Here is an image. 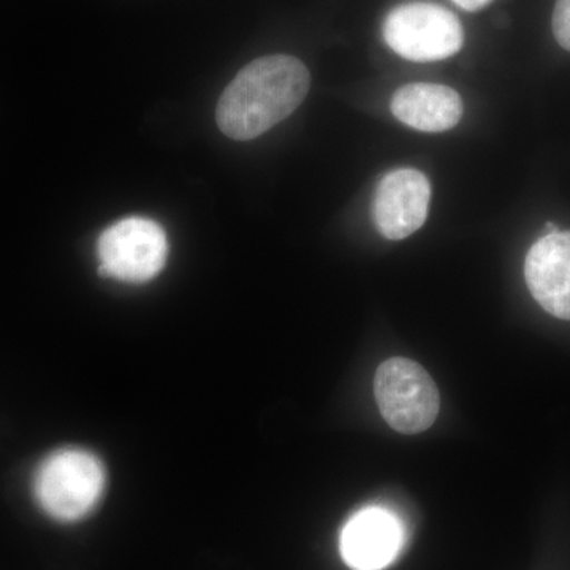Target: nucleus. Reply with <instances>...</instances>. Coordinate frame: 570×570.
I'll return each instance as SVG.
<instances>
[{
	"mask_svg": "<svg viewBox=\"0 0 570 570\" xmlns=\"http://www.w3.org/2000/svg\"><path fill=\"white\" fill-rule=\"evenodd\" d=\"M431 186L422 171L400 168L379 183L374 197V220L387 239L400 242L425 224Z\"/></svg>",
	"mask_w": 570,
	"mask_h": 570,
	"instance_id": "nucleus-6",
	"label": "nucleus"
},
{
	"mask_svg": "<svg viewBox=\"0 0 570 570\" xmlns=\"http://www.w3.org/2000/svg\"><path fill=\"white\" fill-rule=\"evenodd\" d=\"M97 257L100 275L127 284L148 283L167 264V235L148 217H126L105 228L97 242Z\"/></svg>",
	"mask_w": 570,
	"mask_h": 570,
	"instance_id": "nucleus-5",
	"label": "nucleus"
},
{
	"mask_svg": "<svg viewBox=\"0 0 570 570\" xmlns=\"http://www.w3.org/2000/svg\"><path fill=\"white\" fill-rule=\"evenodd\" d=\"M557 232H560V228H558L557 225L553 223L546 224V235H553L557 234Z\"/></svg>",
	"mask_w": 570,
	"mask_h": 570,
	"instance_id": "nucleus-12",
	"label": "nucleus"
},
{
	"mask_svg": "<svg viewBox=\"0 0 570 570\" xmlns=\"http://www.w3.org/2000/svg\"><path fill=\"white\" fill-rule=\"evenodd\" d=\"M390 48L414 62H436L463 47V26L456 14L430 2H407L387 14L382 28Z\"/></svg>",
	"mask_w": 570,
	"mask_h": 570,
	"instance_id": "nucleus-4",
	"label": "nucleus"
},
{
	"mask_svg": "<svg viewBox=\"0 0 570 570\" xmlns=\"http://www.w3.org/2000/svg\"><path fill=\"white\" fill-rule=\"evenodd\" d=\"M309 85V70L294 56L255 59L220 96L217 126L232 140H254L288 118L305 100Z\"/></svg>",
	"mask_w": 570,
	"mask_h": 570,
	"instance_id": "nucleus-1",
	"label": "nucleus"
},
{
	"mask_svg": "<svg viewBox=\"0 0 570 570\" xmlns=\"http://www.w3.org/2000/svg\"><path fill=\"white\" fill-rule=\"evenodd\" d=\"M524 279L547 313L570 321V230L542 236L531 246Z\"/></svg>",
	"mask_w": 570,
	"mask_h": 570,
	"instance_id": "nucleus-8",
	"label": "nucleus"
},
{
	"mask_svg": "<svg viewBox=\"0 0 570 570\" xmlns=\"http://www.w3.org/2000/svg\"><path fill=\"white\" fill-rule=\"evenodd\" d=\"M453 2H455L460 9L466 11H478L483 9V7L489 6V3L493 2V0H453Z\"/></svg>",
	"mask_w": 570,
	"mask_h": 570,
	"instance_id": "nucleus-11",
	"label": "nucleus"
},
{
	"mask_svg": "<svg viewBox=\"0 0 570 570\" xmlns=\"http://www.w3.org/2000/svg\"><path fill=\"white\" fill-rule=\"evenodd\" d=\"M554 39L570 51V0H557L553 11Z\"/></svg>",
	"mask_w": 570,
	"mask_h": 570,
	"instance_id": "nucleus-10",
	"label": "nucleus"
},
{
	"mask_svg": "<svg viewBox=\"0 0 570 570\" xmlns=\"http://www.w3.org/2000/svg\"><path fill=\"white\" fill-rule=\"evenodd\" d=\"M374 395L379 411L393 430L419 434L436 422L441 396L425 367L414 360L393 356L377 367Z\"/></svg>",
	"mask_w": 570,
	"mask_h": 570,
	"instance_id": "nucleus-3",
	"label": "nucleus"
},
{
	"mask_svg": "<svg viewBox=\"0 0 570 570\" xmlns=\"http://www.w3.org/2000/svg\"><path fill=\"white\" fill-rule=\"evenodd\" d=\"M107 471L92 452L55 450L36 469L32 489L37 504L58 521H77L92 512L104 497Z\"/></svg>",
	"mask_w": 570,
	"mask_h": 570,
	"instance_id": "nucleus-2",
	"label": "nucleus"
},
{
	"mask_svg": "<svg viewBox=\"0 0 570 570\" xmlns=\"http://www.w3.org/2000/svg\"><path fill=\"white\" fill-rule=\"evenodd\" d=\"M392 112L420 132H445L460 122L463 100L449 86L414 82L393 94Z\"/></svg>",
	"mask_w": 570,
	"mask_h": 570,
	"instance_id": "nucleus-9",
	"label": "nucleus"
},
{
	"mask_svg": "<svg viewBox=\"0 0 570 570\" xmlns=\"http://www.w3.org/2000/svg\"><path fill=\"white\" fill-rule=\"evenodd\" d=\"M404 542L403 524L382 508L356 512L341 532V554L355 570H381L395 560Z\"/></svg>",
	"mask_w": 570,
	"mask_h": 570,
	"instance_id": "nucleus-7",
	"label": "nucleus"
}]
</instances>
